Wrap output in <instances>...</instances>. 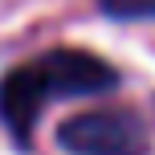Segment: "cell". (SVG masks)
<instances>
[{
  "label": "cell",
  "mask_w": 155,
  "mask_h": 155,
  "mask_svg": "<svg viewBox=\"0 0 155 155\" xmlns=\"http://www.w3.org/2000/svg\"><path fill=\"white\" fill-rule=\"evenodd\" d=\"M114 70L102 57L86 49H49L45 57L16 65L12 74L0 78V118L16 139H29L41 110L53 98H78V94H102L114 86Z\"/></svg>",
  "instance_id": "cell-1"
},
{
  "label": "cell",
  "mask_w": 155,
  "mask_h": 155,
  "mask_svg": "<svg viewBox=\"0 0 155 155\" xmlns=\"http://www.w3.org/2000/svg\"><path fill=\"white\" fill-rule=\"evenodd\" d=\"M102 8L110 16H118V21H147V16H155V0H102Z\"/></svg>",
  "instance_id": "cell-3"
},
{
  "label": "cell",
  "mask_w": 155,
  "mask_h": 155,
  "mask_svg": "<svg viewBox=\"0 0 155 155\" xmlns=\"http://www.w3.org/2000/svg\"><path fill=\"white\" fill-rule=\"evenodd\" d=\"M74 155H147V127L131 110H90L57 131Z\"/></svg>",
  "instance_id": "cell-2"
}]
</instances>
